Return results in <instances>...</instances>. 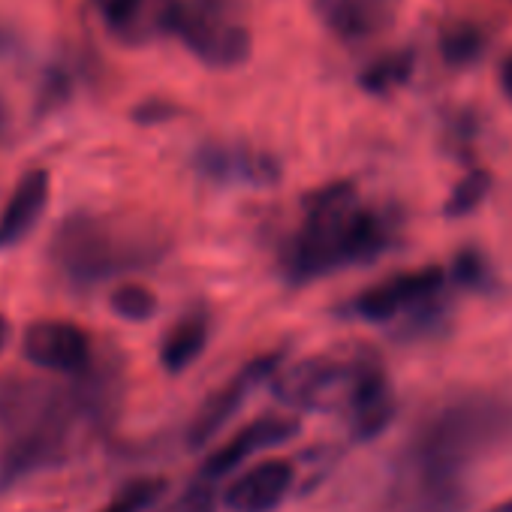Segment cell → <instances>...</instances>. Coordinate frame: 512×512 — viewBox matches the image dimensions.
I'll return each mask as SVG.
<instances>
[{
  "label": "cell",
  "instance_id": "cell-14",
  "mask_svg": "<svg viewBox=\"0 0 512 512\" xmlns=\"http://www.w3.org/2000/svg\"><path fill=\"white\" fill-rule=\"evenodd\" d=\"M46 202H49V175L43 169H34L16 184L4 211H0V247L19 244L37 226Z\"/></svg>",
  "mask_w": 512,
  "mask_h": 512
},
{
  "label": "cell",
  "instance_id": "cell-15",
  "mask_svg": "<svg viewBox=\"0 0 512 512\" xmlns=\"http://www.w3.org/2000/svg\"><path fill=\"white\" fill-rule=\"evenodd\" d=\"M205 344H208V323L205 317L190 314L181 323H175L172 332L166 335L160 347V362L169 374H181L202 356Z\"/></svg>",
  "mask_w": 512,
  "mask_h": 512
},
{
  "label": "cell",
  "instance_id": "cell-3",
  "mask_svg": "<svg viewBox=\"0 0 512 512\" xmlns=\"http://www.w3.org/2000/svg\"><path fill=\"white\" fill-rule=\"evenodd\" d=\"M386 244V220L359 202L350 181H335L308 196L305 220L287 247L284 269L296 284H305L344 266L371 263Z\"/></svg>",
  "mask_w": 512,
  "mask_h": 512
},
{
  "label": "cell",
  "instance_id": "cell-20",
  "mask_svg": "<svg viewBox=\"0 0 512 512\" xmlns=\"http://www.w3.org/2000/svg\"><path fill=\"white\" fill-rule=\"evenodd\" d=\"M94 4H97L103 22L121 34H130L139 25L142 10H145V0H94Z\"/></svg>",
  "mask_w": 512,
  "mask_h": 512
},
{
  "label": "cell",
  "instance_id": "cell-8",
  "mask_svg": "<svg viewBox=\"0 0 512 512\" xmlns=\"http://www.w3.org/2000/svg\"><path fill=\"white\" fill-rule=\"evenodd\" d=\"M22 350L28 362L55 374H85L91 365V338L67 320H40L25 332Z\"/></svg>",
  "mask_w": 512,
  "mask_h": 512
},
{
  "label": "cell",
  "instance_id": "cell-5",
  "mask_svg": "<svg viewBox=\"0 0 512 512\" xmlns=\"http://www.w3.org/2000/svg\"><path fill=\"white\" fill-rule=\"evenodd\" d=\"M160 22L208 67H235L250 55V31L226 0H169Z\"/></svg>",
  "mask_w": 512,
  "mask_h": 512
},
{
  "label": "cell",
  "instance_id": "cell-24",
  "mask_svg": "<svg viewBox=\"0 0 512 512\" xmlns=\"http://www.w3.org/2000/svg\"><path fill=\"white\" fill-rule=\"evenodd\" d=\"M491 512H512V500H503L500 506H494Z\"/></svg>",
  "mask_w": 512,
  "mask_h": 512
},
{
  "label": "cell",
  "instance_id": "cell-12",
  "mask_svg": "<svg viewBox=\"0 0 512 512\" xmlns=\"http://www.w3.org/2000/svg\"><path fill=\"white\" fill-rule=\"evenodd\" d=\"M202 175L223 184H247V187H269L281 178V166L272 154L250 148V145H205L196 157Z\"/></svg>",
  "mask_w": 512,
  "mask_h": 512
},
{
  "label": "cell",
  "instance_id": "cell-18",
  "mask_svg": "<svg viewBox=\"0 0 512 512\" xmlns=\"http://www.w3.org/2000/svg\"><path fill=\"white\" fill-rule=\"evenodd\" d=\"M488 190H491V175H488L485 169L467 172V175L455 184V190H452V196H449V202H446V214H449V217H467V214H473V211L485 202Z\"/></svg>",
  "mask_w": 512,
  "mask_h": 512
},
{
  "label": "cell",
  "instance_id": "cell-10",
  "mask_svg": "<svg viewBox=\"0 0 512 512\" xmlns=\"http://www.w3.org/2000/svg\"><path fill=\"white\" fill-rule=\"evenodd\" d=\"M296 482V464L290 458H266L247 467L223 491L229 512H275Z\"/></svg>",
  "mask_w": 512,
  "mask_h": 512
},
{
  "label": "cell",
  "instance_id": "cell-7",
  "mask_svg": "<svg viewBox=\"0 0 512 512\" xmlns=\"http://www.w3.org/2000/svg\"><path fill=\"white\" fill-rule=\"evenodd\" d=\"M443 284H446V275L437 266L419 269V272H401V275H392V278L368 287L353 302V311L362 320L389 323L401 314L419 311L425 302H431L443 290Z\"/></svg>",
  "mask_w": 512,
  "mask_h": 512
},
{
  "label": "cell",
  "instance_id": "cell-1",
  "mask_svg": "<svg viewBox=\"0 0 512 512\" xmlns=\"http://www.w3.org/2000/svg\"><path fill=\"white\" fill-rule=\"evenodd\" d=\"M512 440V404L494 392H464L437 404L401 446L389 512H464L470 473Z\"/></svg>",
  "mask_w": 512,
  "mask_h": 512
},
{
  "label": "cell",
  "instance_id": "cell-4",
  "mask_svg": "<svg viewBox=\"0 0 512 512\" xmlns=\"http://www.w3.org/2000/svg\"><path fill=\"white\" fill-rule=\"evenodd\" d=\"M163 244L151 232L106 217H67L55 235V263L76 284H97L151 263Z\"/></svg>",
  "mask_w": 512,
  "mask_h": 512
},
{
  "label": "cell",
  "instance_id": "cell-26",
  "mask_svg": "<svg viewBox=\"0 0 512 512\" xmlns=\"http://www.w3.org/2000/svg\"><path fill=\"white\" fill-rule=\"evenodd\" d=\"M0 127H4V106H0Z\"/></svg>",
  "mask_w": 512,
  "mask_h": 512
},
{
  "label": "cell",
  "instance_id": "cell-16",
  "mask_svg": "<svg viewBox=\"0 0 512 512\" xmlns=\"http://www.w3.org/2000/svg\"><path fill=\"white\" fill-rule=\"evenodd\" d=\"M166 491H169V482L163 476H142L118 488V494L97 512H148Z\"/></svg>",
  "mask_w": 512,
  "mask_h": 512
},
{
  "label": "cell",
  "instance_id": "cell-9",
  "mask_svg": "<svg viewBox=\"0 0 512 512\" xmlns=\"http://www.w3.org/2000/svg\"><path fill=\"white\" fill-rule=\"evenodd\" d=\"M278 365H281V353H272V356H263V359H253L247 368H241L223 389H217L205 404H202V410L193 416V422H190V428H187V446L190 449H199V446H205L238 410H241V404H244V398L260 386L263 380H269V377H275V371H278Z\"/></svg>",
  "mask_w": 512,
  "mask_h": 512
},
{
  "label": "cell",
  "instance_id": "cell-25",
  "mask_svg": "<svg viewBox=\"0 0 512 512\" xmlns=\"http://www.w3.org/2000/svg\"><path fill=\"white\" fill-rule=\"evenodd\" d=\"M0 52H7V34H0Z\"/></svg>",
  "mask_w": 512,
  "mask_h": 512
},
{
  "label": "cell",
  "instance_id": "cell-22",
  "mask_svg": "<svg viewBox=\"0 0 512 512\" xmlns=\"http://www.w3.org/2000/svg\"><path fill=\"white\" fill-rule=\"evenodd\" d=\"M500 88H503V94L512 100V55L503 61V67H500Z\"/></svg>",
  "mask_w": 512,
  "mask_h": 512
},
{
  "label": "cell",
  "instance_id": "cell-23",
  "mask_svg": "<svg viewBox=\"0 0 512 512\" xmlns=\"http://www.w3.org/2000/svg\"><path fill=\"white\" fill-rule=\"evenodd\" d=\"M10 344V320L0 314V350H4Z\"/></svg>",
  "mask_w": 512,
  "mask_h": 512
},
{
  "label": "cell",
  "instance_id": "cell-13",
  "mask_svg": "<svg viewBox=\"0 0 512 512\" xmlns=\"http://www.w3.org/2000/svg\"><path fill=\"white\" fill-rule=\"evenodd\" d=\"M320 22L347 43L377 37L389 25L386 0H314Z\"/></svg>",
  "mask_w": 512,
  "mask_h": 512
},
{
  "label": "cell",
  "instance_id": "cell-21",
  "mask_svg": "<svg viewBox=\"0 0 512 512\" xmlns=\"http://www.w3.org/2000/svg\"><path fill=\"white\" fill-rule=\"evenodd\" d=\"M482 52V34L476 28H452L443 37V58L449 64H467Z\"/></svg>",
  "mask_w": 512,
  "mask_h": 512
},
{
  "label": "cell",
  "instance_id": "cell-17",
  "mask_svg": "<svg viewBox=\"0 0 512 512\" xmlns=\"http://www.w3.org/2000/svg\"><path fill=\"white\" fill-rule=\"evenodd\" d=\"M410 70H413V58L407 52L386 55V58L374 61L368 70H362V88L371 91V94H389L392 88L407 82Z\"/></svg>",
  "mask_w": 512,
  "mask_h": 512
},
{
  "label": "cell",
  "instance_id": "cell-2",
  "mask_svg": "<svg viewBox=\"0 0 512 512\" xmlns=\"http://www.w3.org/2000/svg\"><path fill=\"white\" fill-rule=\"evenodd\" d=\"M112 407L103 377H82L73 386L13 383L0 392V425L7 446L0 452V494L28 476L64 464L85 431L100 428Z\"/></svg>",
  "mask_w": 512,
  "mask_h": 512
},
{
  "label": "cell",
  "instance_id": "cell-6",
  "mask_svg": "<svg viewBox=\"0 0 512 512\" xmlns=\"http://www.w3.org/2000/svg\"><path fill=\"white\" fill-rule=\"evenodd\" d=\"M374 356H317L275 377V395L296 410H347Z\"/></svg>",
  "mask_w": 512,
  "mask_h": 512
},
{
  "label": "cell",
  "instance_id": "cell-11",
  "mask_svg": "<svg viewBox=\"0 0 512 512\" xmlns=\"http://www.w3.org/2000/svg\"><path fill=\"white\" fill-rule=\"evenodd\" d=\"M299 434V422L293 416H260V419H253L247 422L235 437H229L220 449H214L199 476L214 482L217 476H226V473H235L247 458H253L256 452H263V449H272V446H281L287 440H293Z\"/></svg>",
  "mask_w": 512,
  "mask_h": 512
},
{
  "label": "cell",
  "instance_id": "cell-19",
  "mask_svg": "<svg viewBox=\"0 0 512 512\" xmlns=\"http://www.w3.org/2000/svg\"><path fill=\"white\" fill-rule=\"evenodd\" d=\"M112 311L130 323H145L157 311V299L148 287L142 284H124L112 293Z\"/></svg>",
  "mask_w": 512,
  "mask_h": 512
}]
</instances>
